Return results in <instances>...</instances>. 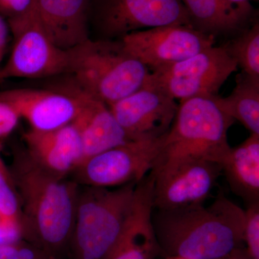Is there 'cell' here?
<instances>
[{
    "label": "cell",
    "instance_id": "484cf974",
    "mask_svg": "<svg viewBox=\"0 0 259 259\" xmlns=\"http://www.w3.org/2000/svg\"><path fill=\"white\" fill-rule=\"evenodd\" d=\"M0 259H41L36 250L14 243L0 245Z\"/></svg>",
    "mask_w": 259,
    "mask_h": 259
},
{
    "label": "cell",
    "instance_id": "44dd1931",
    "mask_svg": "<svg viewBox=\"0 0 259 259\" xmlns=\"http://www.w3.org/2000/svg\"><path fill=\"white\" fill-rule=\"evenodd\" d=\"M0 228L23 234V214L14 180L0 153Z\"/></svg>",
    "mask_w": 259,
    "mask_h": 259
},
{
    "label": "cell",
    "instance_id": "8992f818",
    "mask_svg": "<svg viewBox=\"0 0 259 259\" xmlns=\"http://www.w3.org/2000/svg\"><path fill=\"white\" fill-rule=\"evenodd\" d=\"M238 69L226 48L214 45L185 60L151 71L148 82L182 102L217 96L220 89Z\"/></svg>",
    "mask_w": 259,
    "mask_h": 259
},
{
    "label": "cell",
    "instance_id": "3957f363",
    "mask_svg": "<svg viewBox=\"0 0 259 259\" xmlns=\"http://www.w3.org/2000/svg\"><path fill=\"white\" fill-rule=\"evenodd\" d=\"M64 74L73 88L107 106L147 83L151 70L125 50L120 39H93L67 50Z\"/></svg>",
    "mask_w": 259,
    "mask_h": 259
},
{
    "label": "cell",
    "instance_id": "83f0119b",
    "mask_svg": "<svg viewBox=\"0 0 259 259\" xmlns=\"http://www.w3.org/2000/svg\"><path fill=\"white\" fill-rule=\"evenodd\" d=\"M220 259H252L247 253L246 250L240 248L232 251L231 253Z\"/></svg>",
    "mask_w": 259,
    "mask_h": 259
},
{
    "label": "cell",
    "instance_id": "9c48e42d",
    "mask_svg": "<svg viewBox=\"0 0 259 259\" xmlns=\"http://www.w3.org/2000/svg\"><path fill=\"white\" fill-rule=\"evenodd\" d=\"M166 135L131 140L97 154L75 168L73 181L79 185L104 188L138 183L154 168Z\"/></svg>",
    "mask_w": 259,
    "mask_h": 259
},
{
    "label": "cell",
    "instance_id": "ac0fdd59",
    "mask_svg": "<svg viewBox=\"0 0 259 259\" xmlns=\"http://www.w3.org/2000/svg\"><path fill=\"white\" fill-rule=\"evenodd\" d=\"M191 26L214 37L236 35L248 27L253 15L250 3L235 4L228 0H181Z\"/></svg>",
    "mask_w": 259,
    "mask_h": 259
},
{
    "label": "cell",
    "instance_id": "4fadbf2b",
    "mask_svg": "<svg viewBox=\"0 0 259 259\" xmlns=\"http://www.w3.org/2000/svg\"><path fill=\"white\" fill-rule=\"evenodd\" d=\"M0 97L15 107L30 129L48 131L71 123L81 112L85 95L74 88L68 91L20 88L0 92Z\"/></svg>",
    "mask_w": 259,
    "mask_h": 259
},
{
    "label": "cell",
    "instance_id": "277c9868",
    "mask_svg": "<svg viewBox=\"0 0 259 259\" xmlns=\"http://www.w3.org/2000/svg\"><path fill=\"white\" fill-rule=\"evenodd\" d=\"M138 183L79 188L72 233L79 259H107L112 253L134 212Z\"/></svg>",
    "mask_w": 259,
    "mask_h": 259
},
{
    "label": "cell",
    "instance_id": "30bf717a",
    "mask_svg": "<svg viewBox=\"0 0 259 259\" xmlns=\"http://www.w3.org/2000/svg\"><path fill=\"white\" fill-rule=\"evenodd\" d=\"M150 173L153 209L175 210L204 204L222 168L217 162L186 158L166 162Z\"/></svg>",
    "mask_w": 259,
    "mask_h": 259
},
{
    "label": "cell",
    "instance_id": "7c38bea8",
    "mask_svg": "<svg viewBox=\"0 0 259 259\" xmlns=\"http://www.w3.org/2000/svg\"><path fill=\"white\" fill-rule=\"evenodd\" d=\"M130 140L158 139L171 128L178 110L176 100L148 82L109 106Z\"/></svg>",
    "mask_w": 259,
    "mask_h": 259
},
{
    "label": "cell",
    "instance_id": "cb8c5ba5",
    "mask_svg": "<svg viewBox=\"0 0 259 259\" xmlns=\"http://www.w3.org/2000/svg\"><path fill=\"white\" fill-rule=\"evenodd\" d=\"M20 119L15 107L0 97V140L8 137L15 131Z\"/></svg>",
    "mask_w": 259,
    "mask_h": 259
},
{
    "label": "cell",
    "instance_id": "f546056e",
    "mask_svg": "<svg viewBox=\"0 0 259 259\" xmlns=\"http://www.w3.org/2000/svg\"><path fill=\"white\" fill-rule=\"evenodd\" d=\"M167 259H189L180 256H167Z\"/></svg>",
    "mask_w": 259,
    "mask_h": 259
},
{
    "label": "cell",
    "instance_id": "5bb4252c",
    "mask_svg": "<svg viewBox=\"0 0 259 259\" xmlns=\"http://www.w3.org/2000/svg\"><path fill=\"white\" fill-rule=\"evenodd\" d=\"M24 141L30 158L56 176L66 178L82 161L81 138L73 122L51 131L30 129Z\"/></svg>",
    "mask_w": 259,
    "mask_h": 259
},
{
    "label": "cell",
    "instance_id": "f1b7e54d",
    "mask_svg": "<svg viewBox=\"0 0 259 259\" xmlns=\"http://www.w3.org/2000/svg\"><path fill=\"white\" fill-rule=\"evenodd\" d=\"M228 1L235 4H242V3H249L250 0H228Z\"/></svg>",
    "mask_w": 259,
    "mask_h": 259
},
{
    "label": "cell",
    "instance_id": "5b68a950",
    "mask_svg": "<svg viewBox=\"0 0 259 259\" xmlns=\"http://www.w3.org/2000/svg\"><path fill=\"white\" fill-rule=\"evenodd\" d=\"M214 97H194L180 102L154 168L186 158L221 164L231 148L228 133L234 120L219 108Z\"/></svg>",
    "mask_w": 259,
    "mask_h": 259
},
{
    "label": "cell",
    "instance_id": "ffe728a7",
    "mask_svg": "<svg viewBox=\"0 0 259 259\" xmlns=\"http://www.w3.org/2000/svg\"><path fill=\"white\" fill-rule=\"evenodd\" d=\"M214 100L224 113L239 121L250 134H259V79L241 72L237 75L232 93L226 97L218 95Z\"/></svg>",
    "mask_w": 259,
    "mask_h": 259
},
{
    "label": "cell",
    "instance_id": "4dcf8cb0",
    "mask_svg": "<svg viewBox=\"0 0 259 259\" xmlns=\"http://www.w3.org/2000/svg\"><path fill=\"white\" fill-rule=\"evenodd\" d=\"M4 51H0V63H1V61H3V57H4L5 55Z\"/></svg>",
    "mask_w": 259,
    "mask_h": 259
},
{
    "label": "cell",
    "instance_id": "d4e9b609",
    "mask_svg": "<svg viewBox=\"0 0 259 259\" xmlns=\"http://www.w3.org/2000/svg\"><path fill=\"white\" fill-rule=\"evenodd\" d=\"M36 0H0V15L11 19L30 13Z\"/></svg>",
    "mask_w": 259,
    "mask_h": 259
},
{
    "label": "cell",
    "instance_id": "9a60e30c",
    "mask_svg": "<svg viewBox=\"0 0 259 259\" xmlns=\"http://www.w3.org/2000/svg\"><path fill=\"white\" fill-rule=\"evenodd\" d=\"M35 11L47 35L62 50L90 38V0H36Z\"/></svg>",
    "mask_w": 259,
    "mask_h": 259
},
{
    "label": "cell",
    "instance_id": "8fae6325",
    "mask_svg": "<svg viewBox=\"0 0 259 259\" xmlns=\"http://www.w3.org/2000/svg\"><path fill=\"white\" fill-rule=\"evenodd\" d=\"M120 40L125 50L151 71L185 60L215 45L214 37L185 25L139 30Z\"/></svg>",
    "mask_w": 259,
    "mask_h": 259
},
{
    "label": "cell",
    "instance_id": "52a82bcc",
    "mask_svg": "<svg viewBox=\"0 0 259 259\" xmlns=\"http://www.w3.org/2000/svg\"><path fill=\"white\" fill-rule=\"evenodd\" d=\"M90 23L100 39H120L139 30L191 25L181 0H90Z\"/></svg>",
    "mask_w": 259,
    "mask_h": 259
},
{
    "label": "cell",
    "instance_id": "7a4b0ae2",
    "mask_svg": "<svg viewBox=\"0 0 259 259\" xmlns=\"http://www.w3.org/2000/svg\"><path fill=\"white\" fill-rule=\"evenodd\" d=\"M10 172L23 214V232L48 247L63 244L74 230L79 185L39 166L26 151L13 153Z\"/></svg>",
    "mask_w": 259,
    "mask_h": 259
},
{
    "label": "cell",
    "instance_id": "4316f807",
    "mask_svg": "<svg viewBox=\"0 0 259 259\" xmlns=\"http://www.w3.org/2000/svg\"><path fill=\"white\" fill-rule=\"evenodd\" d=\"M8 37H9V26L5 21L3 16L0 15V51L5 52Z\"/></svg>",
    "mask_w": 259,
    "mask_h": 259
},
{
    "label": "cell",
    "instance_id": "ba28073f",
    "mask_svg": "<svg viewBox=\"0 0 259 259\" xmlns=\"http://www.w3.org/2000/svg\"><path fill=\"white\" fill-rule=\"evenodd\" d=\"M14 38L8 60L0 69V81L13 78L42 79L64 74L67 51L56 47L40 25L35 8L30 13L8 19Z\"/></svg>",
    "mask_w": 259,
    "mask_h": 259
},
{
    "label": "cell",
    "instance_id": "6da1fadb",
    "mask_svg": "<svg viewBox=\"0 0 259 259\" xmlns=\"http://www.w3.org/2000/svg\"><path fill=\"white\" fill-rule=\"evenodd\" d=\"M153 230L167 256L220 259L243 243L244 209L224 195L209 205L153 209Z\"/></svg>",
    "mask_w": 259,
    "mask_h": 259
},
{
    "label": "cell",
    "instance_id": "e0dca14e",
    "mask_svg": "<svg viewBox=\"0 0 259 259\" xmlns=\"http://www.w3.org/2000/svg\"><path fill=\"white\" fill-rule=\"evenodd\" d=\"M83 94L85 100L82 109L72 122L79 131L82 145L81 164L97 154L131 141L116 120L110 107Z\"/></svg>",
    "mask_w": 259,
    "mask_h": 259
},
{
    "label": "cell",
    "instance_id": "603a6c76",
    "mask_svg": "<svg viewBox=\"0 0 259 259\" xmlns=\"http://www.w3.org/2000/svg\"><path fill=\"white\" fill-rule=\"evenodd\" d=\"M243 242L252 259H259V203L247 206L244 210Z\"/></svg>",
    "mask_w": 259,
    "mask_h": 259
},
{
    "label": "cell",
    "instance_id": "7402d4cb",
    "mask_svg": "<svg viewBox=\"0 0 259 259\" xmlns=\"http://www.w3.org/2000/svg\"><path fill=\"white\" fill-rule=\"evenodd\" d=\"M238 68L253 79H259V23L255 22L223 44Z\"/></svg>",
    "mask_w": 259,
    "mask_h": 259
},
{
    "label": "cell",
    "instance_id": "2e32d148",
    "mask_svg": "<svg viewBox=\"0 0 259 259\" xmlns=\"http://www.w3.org/2000/svg\"><path fill=\"white\" fill-rule=\"evenodd\" d=\"M153 187L151 174L137 184L134 212L120 241L107 259H154L161 251L151 221Z\"/></svg>",
    "mask_w": 259,
    "mask_h": 259
},
{
    "label": "cell",
    "instance_id": "d6986e66",
    "mask_svg": "<svg viewBox=\"0 0 259 259\" xmlns=\"http://www.w3.org/2000/svg\"><path fill=\"white\" fill-rule=\"evenodd\" d=\"M232 192L247 206L259 203V134L230 148L221 163Z\"/></svg>",
    "mask_w": 259,
    "mask_h": 259
}]
</instances>
